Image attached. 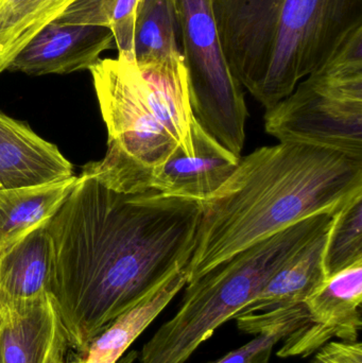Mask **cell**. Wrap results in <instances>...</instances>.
Here are the masks:
<instances>
[{
	"label": "cell",
	"instance_id": "5",
	"mask_svg": "<svg viewBox=\"0 0 362 363\" xmlns=\"http://www.w3.org/2000/svg\"><path fill=\"white\" fill-rule=\"evenodd\" d=\"M89 72L108 129V150L103 159L85 165L81 174L115 191H148L181 146L155 115L134 62L119 55L100 59Z\"/></svg>",
	"mask_w": 362,
	"mask_h": 363
},
{
	"label": "cell",
	"instance_id": "6",
	"mask_svg": "<svg viewBox=\"0 0 362 363\" xmlns=\"http://www.w3.org/2000/svg\"><path fill=\"white\" fill-rule=\"evenodd\" d=\"M280 143L308 145L362 160V67L333 57L266 111Z\"/></svg>",
	"mask_w": 362,
	"mask_h": 363
},
{
	"label": "cell",
	"instance_id": "22",
	"mask_svg": "<svg viewBox=\"0 0 362 363\" xmlns=\"http://www.w3.org/2000/svg\"><path fill=\"white\" fill-rule=\"evenodd\" d=\"M310 363H362V345L357 341H331L316 352Z\"/></svg>",
	"mask_w": 362,
	"mask_h": 363
},
{
	"label": "cell",
	"instance_id": "11",
	"mask_svg": "<svg viewBox=\"0 0 362 363\" xmlns=\"http://www.w3.org/2000/svg\"><path fill=\"white\" fill-rule=\"evenodd\" d=\"M191 138L195 153L187 155L179 148L164 164L151 189L202 202L229 180L242 157L223 147L197 118Z\"/></svg>",
	"mask_w": 362,
	"mask_h": 363
},
{
	"label": "cell",
	"instance_id": "15",
	"mask_svg": "<svg viewBox=\"0 0 362 363\" xmlns=\"http://www.w3.org/2000/svg\"><path fill=\"white\" fill-rule=\"evenodd\" d=\"M78 181L66 180L0 190V256L43 225L64 202Z\"/></svg>",
	"mask_w": 362,
	"mask_h": 363
},
{
	"label": "cell",
	"instance_id": "16",
	"mask_svg": "<svg viewBox=\"0 0 362 363\" xmlns=\"http://www.w3.org/2000/svg\"><path fill=\"white\" fill-rule=\"evenodd\" d=\"M44 224L0 256V303L25 302L49 294L50 243Z\"/></svg>",
	"mask_w": 362,
	"mask_h": 363
},
{
	"label": "cell",
	"instance_id": "19",
	"mask_svg": "<svg viewBox=\"0 0 362 363\" xmlns=\"http://www.w3.org/2000/svg\"><path fill=\"white\" fill-rule=\"evenodd\" d=\"M140 2L142 0H77L55 21L110 30L119 57L134 62V32Z\"/></svg>",
	"mask_w": 362,
	"mask_h": 363
},
{
	"label": "cell",
	"instance_id": "8",
	"mask_svg": "<svg viewBox=\"0 0 362 363\" xmlns=\"http://www.w3.org/2000/svg\"><path fill=\"white\" fill-rule=\"evenodd\" d=\"M304 304L308 322L283 339L278 357H307L333 338L358 340L362 328V260L329 277Z\"/></svg>",
	"mask_w": 362,
	"mask_h": 363
},
{
	"label": "cell",
	"instance_id": "4",
	"mask_svg": "<svg viewBox=\"0 0 362 363\" xmlns=\"http://www.w3.org/2000/svg\"><path fill=\"white\" fill-rule=\"evenodd\" d=\"M333 217L320 213L306 218L187 284L178 311L144 345L140 362H188L221 325L235 319L283 264L329 230Z\"/></svg>",
	"mask_w": 362,
	"mask_h": 363
},
{
	"label": "cell",
	"instance_id": "20",
	"mask_svg": "<svg viewBox=\"0 0 362 363\" xmlns=\"http://www.w3.org/2000/svg\"><path fill=\"white\" fill-rule=\"evenodd\" d=\"M362 260V194L333 217L327 232L323 264L327 279Z\"/></svg>",
	"mask_w": 362,
	"mask_h": 363
},
{
	"label": "cell",
	"instance_id": "9",
	"mask_svg": "<svg viewBox=\"0 0 362 363\" xmlns=\"http://www.w3.org/2000/svg\"><path fill=\"white\" fill-rule=\"evenodd\" d=\"M67 330L51 294L0 303V363H67Z\"/></svg>",
	"mask_w": 362,
	"mask_h": 363
},
{
	"label": "cell",
	"instance_id": "1",
	"mask_svg": "<svg viewBox=\"0 0 362 363\" xmlns=\"http://www.w3.org/2000/svg\"><path fill=\"white\" fill-rule=\"evenodd\" d=\"M201 211L200 201L154 189L123 194L78 177L44 224L49 294L72 350L84 356L119 315L188 264Z\"/></svg>",
	"mask_w": 362,
	"mask_h": 363
},
{
	"label": "cell",
	"instance_id": "7",
	"mask_svg": "<svg viewBox=\"0 0 362 363\" xmlns=\"http://www.w3.org/2000/svg\"><path fill=\"white\" fill-rule=\"evenodd\" d=\"M193 115L223 147L242 157L249 112L219 40L213 0H174Z\"/></svg>",
	"mask_w": 362,
	"mask_h": 363
},
{
	"label": "cell",
	"instance_id": "2",
	"mask_svg": "<svg viewBox=\"0 0 362 363\" xmlns=\"http://www.w3.org/2000/svg\"><path fill=\"white\" fill-rule=\"evenodd\" d=\"M359 194L362 160L295 143L256 149L202 201L187 284L306 218L335 215Z\"/></svg>",
	"mask_w": 362,
	"mask_h": 363
},
{
	"label": "cell",
	"instance_id": "18",
	"mask_svg": "<svg viewBox=\"0 0 362 363\" xmlns=\"http://www.w3.org/2000/svg\"><path fill=\"white\" fill-rule=\"evenodd\" d=\"M182 59L174 0H142L134 32V63Z\"/></svg>",
	"mask_w": 362,
	"mask_h": 363
},
{
	"label": "cell",
	"instance_id": "12",
	"mask_svg": "<svg viewBox=\"0 0 362 363\" xmlns=\"http://www.w3.org/2000/svg\"><path fill=\"white\" fill-rule=\"evenodd\" d=\"M74 177L72 163L57 146L27 123L0 112V190L29 187Z\"/></svg>",
	"mask_w": 362,
	"mask_h": 363
},
{
	"label": "cell",
	"instance_id": "14",
	"mask_svg": "<svg viewBox=\"0 0 362 363\" xmlns=\"http://www.w3.org/2000/svg\"><path fill=\"white\" fill-rule=\"evenodd\" d=\"M187 266L170 274L119 315L89 345L84 363H117L187 285Z\"/></svg>",
	"mask_w": 362,
	"mask_h": 363
},
{
	"label": "cell",
	"instance_id": "10",
	"mask_svg": "<svg viewBox=\"0 0 362 363\" xmlns=\"http://www.w3.org/2000/svg\"><path fill=\"white\" fill-rule=\"evenodd\" d=\"M114 46V36L106 28L53 21L21 51L8 72L38 77L89 70Z\"/></svg>",
	"mask_w": 362,
	"mask_h": 363
},
{
	"label": "cell",
	"instance_id": "23",
	"mask_svg": "<svg viewBox=\"0 0 362 363\" xmlns=\"http://www.w3.org/2000/svg\"><path fill=\"white\" fill-rule=\"evenodd\" d=\"M138 358V353L136 351H131L129 353H125L123 357L119 359L117 363H134ZM67 363H84V357L82 355L80 357H74L72 359L68 360Z\"/></svg>",
	"mask_w": 362,
	"mask_h": 363
},
{
	"label": "cell",
	"instance_id": "17",
	"mask_svg": "<svg viewBox=\"0 0 362 363\" xmlns=\"http://www.w3.org/2000/svg\"><path fill=\"white\" fill-rule=\"evenodd\" d=\"M77 0H0V74Z\"/></svg>",
	"mask_w": 362,
	"mask_h": 363
},
{
	"label": "cell",
	"instance_id": "21",
	"mask_svg": "<svg viewBox=\"0 0 362 363\" xmlns=\"http://www.w3.org/2000/svg\"><path fill=\"white\" fill-rule=\"evenodd\" d=\"M287 336L289 333L282 330L257 335L250 342L208 363H269L274 347Z\"/></svg>",
	"mask_w": 362,
	"mask_h": 363
},
{
	"label": "cell",
	"instance_id": "13",
	"mask_svg": "<svg viewBox=\"0 0 362 363\" xmlns=\"http://www.w3.org/2000/svg\"><path fill=\"white\" fill-rule=\"evenodd\" d=\"M327 232L312 239L283 264L236 317L293 308L320 289L327 281L323 264Z\"/></svg>",
	"mask_w": 362,
	"mask_h": 363
},
{
	"label": "cell",
	"instance_id": "3",
	"mask_svg": "<svg viewBox=\"0 0 362 363\" xmlns=\"http://www.w3.org/2000/svg\"><path fill=\"white\" fill-rule=\"evenodd\" d=\"M213 6L232 74L266 110L362 27V0H213Z\"/></svg>",
	"mask_w": 362,
	"mask_h": 363
}]
</instances>
